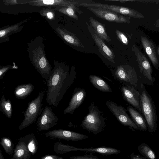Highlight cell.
Wrapping results in <instances>:
<instances>
[{
	"label": "cell",
	"mask_w": 159,
	"mask_h": 159,
	"mask_svg": "<svg viewBox=\"0 0 159 159\" xmlns=\"http://www.w3.org/2000/svg\"><path fill=\"white\" fill-rule=\"evenodd\" d=\"M54 62L51 74L46 81L47 89L46 101L50 106L56 107L73 84L76 72L74 66L69 72V67L65 63L55 60Z\"/></svg>",
	"instance_id": "obj_1"
},
{
	"label": "cell",
	"mask_w": 159,
	"mask_h": 159,
	"mask_svg": "<svg viewBox=\"0 0 159 159\" xmlns=\"http://www.w3.org/2000/svg\"><path fill=\"white\" fill-rule=\"evenodd\" d=\"M43 40L39 36L32 40L28 43V51L30 62L46 81L51 75L52 69L46 57Z\"/></svg>",
	"instance_id": "obj_2"
},
{
	"label": "cell",
	"mask_w": 159,
	"mask_h": 159,
	"mask_svg": "<svg viewBox=\"0 0 159 159\" xmlns=\"http://www.w3.org/2000/svg\"><path fill=\"white\" fill-rule=\"evenodd\" d=\"M140 94L142 113L144 115L148 132H155L157 127V116L153 101L146 89L143 83L139 90Z\"/></svg>",
	"instance_id": "obj_3"
},
{
	"label": "cell",
	"mask_w": 159,
	"mask_h": 159,
	"mask_svg": "<svg viewBox=\"0 0 159 159\" xmlns=\"http://www.w3.org/2000/svg\"><path fill=\"white\" fill-rule=\"evenodd\" d=\"M44 94V91L39 92L36 98L29 102L24 113V119L18 127L19 130H22L32 124L40 116L44 108L42 102Z\"/></svg>",
	"instance_id": "obj_4"
},
{
	"label": "cell",
	"mask_w": 159,
	"mask_h": 159,
	"mask_svg": "<svg viewBox=\"0 0 159 159\" xmlns=\"http://www.w3.org/2000/svg\"><path fill=\"white\" fill-rule=\"evenodd\" d=\"M89 113L84 117L80 126L89 132L97 135L103 129L105 123L101 112L92 103L89 108Z\"/></svg>",
	"instance_id": "obj_5"
},
{
	"label": "cell",
	"mask_w": 159,
	"mask_h": 159,
	"mask_svg": "<svg viewBox=\"0 0 159 159\" xmlns=\"http://www.w3.org/2000/svg\"><path fill=\"white\" fill-rule=\"evenodd\" d=\"M75 5L76 7L101 8L134 18H144L142 14L135 10L119 5L102 4L92 0H75Z\"/></svg>",
	"instance_id": "obj_6"
},
{
	"label": "cell",
	"mask_w": 159,
	"mask_h": 159,
	"mask_svg": "<svg viewBox=\"0 0 159 159\" xmlns=\"http://www.w3.org/2000/svg\"><path fill=\"white\" fill-rule=\"evenodd\" d=\"M115 74L118 79L134 86L138 90L142 83L141 78L138 75L134 68L129 65H119Z\"/></svg>",
	"instance_id": "obj_7"
},
{
	"label": "cell",
	"mask_w": 159,
	"mask_h": 159,
	"mask_svg": "<svg viewBox=\"0 0 159 159\" xmlns=\"http://www.w3.org/2000/svg\"><path fill=\"white\" fill-rule=\"evenodd\" d=\"M132 50L135 55L138 66L144 81L149 85H152L155 81V79L152 76V69L148 59L134 44Z\"/></svg>",
	"instance_id": "obj_8"
},
{
	"label": "cell",
	"mask_w": 159,
	"mask_h": 159,
	"mask_svg": "<svg viewBox=\"0 0 159 159\" xmlns=\"http://www.w3.org/2000/svg\"><path fill=\"white\" fill-rule=\"evenodd\" d=\"M96 16L110 22L116 23H130V17L101 8L86 7Z\"/></svg>",
	"instance_id": "obj_9"
},
{
	"label": "cell",
	"mask_w": 159,
	"mask_h": 159,
	"mask_svg": "<svg viewBox=\"0 0 159 159\" xmlns=\"http://www.w3.org/2000/svg\"><path fill=\"white\" fill-rule=\"evenodd\" d=\"M106 105L110 111L121 124L136 130H140L127 114L126 110L123 107L111 101H107Z\"/></svg>",
	"instance_id": "obj_10"
},
{
	"label": "cell",
	"mask_w": 159,
	"mask_h": 159,
	"mask_svg": "<svg viewBox=\"0 0 159 159\" xmlns=\"http://www.w3.org/2000/svg\"><path fill=\"white\" fill-rule=\"evenodd\" d=\"M58 120L51 108L46 106L36 122L37 129L39 131L48 130L56 125Z\"/></svg>",
	"instance_id": "obj_11"
},
{
	"label": "cell",
	"mask_w": 159,
	"mask_h": 159,
	"mask_svg": "<svg viewBox=\"0 0 159 159\" xmlns=\"http://www.w3.org/2000/svg\"><path fill=\"white\" fill-rule=\"evenodd\" d=\"M46 136L51 139H58L66 140L78 141L87 139L86 135L74 131L61 129H55L45 133Z\"/></svg>",
	"instance_id": "obj_12"
},
{
	"label": "cell",
	"mask_w": 159,
	"mask_h": 159,
	"mask_svg": "<svg viewBox=\"0 0 159 159\" xmlns=\"http://www.w3.org/2000/svg\"><path fill=\"white\" fill-rule=\"evenodd\" d=\"M121 90L124 99L138 111L142 113L140 94L134 86L123 84Z\"/></svg>",
	"instance_id": "obj_13"
},
{
	"label": "cell",
	"mask_w": 159,
	"mask_h": 159,
	"mask_svg": "<svg viewBox=\"0 0 159 159\" xmlns=\"http://www.w3.org/2000/svg\"><path fill=\"white\" fill-rule=\"evenodd\" d=\"M87 28L97 46L100 52L109 61L115 63L114 58L115 56L114 52L106 44L104 40L97 35L90 25H88Z\"/></svg>",
	"instance_id": "obj_14"
},
{
	"label": "cell",
	"mask_w": 159,
	"mask_h": 159,
	"mask_svg": "<svg viewBox=\"0 0 159 159\" xmlns=\"http://www.w3.org/2000/svg\"><path fill=\"white\" fill-rule=\"evenodd\" d=\"M86 96L85 90L82 88H75L68 106L65 109L63 114H72L74 111L84 101Z\"/></svg>",
	"instance_id": "obj_15"
},
{
	"label": "cell",
	"mask_w": 159,
	"mask_h": 159,
	"mask_svg": "<svg viewBox=\"0 0 159 159\" xmlns=\"http://www.w3.org/2000/svg\"><path fill=\"white\" fill-rule=\"evenodd\" d=\"M20 4L28 3L34 6H56L62 7L71 6L75 5L74 0H32L18 1Z\"/></svg>",
	"instance_id": "obj_16"
},
{
	"label": "cell",
	"mask_w": 159,
	"mask_h": 159,
	"mask_svg": "<svg viewBox=\"0 0 159 159\" xmlns=\"http://www.w3.org/2000/svg\"><path fill=\"white\" fill-rule=\"evenodd\" d=\"M76 151L85 152H86L97 153L102 155H116L119 154L120 151L118 149L106 147L95 148H80L67 145V153Z\"/></svg>",
	"instance_id": "obj_17"
},
{
	"label": "cell",
	"mask_w": 159,
	"mask_h": 159,
	"mask_svg": "<svg viewBox=\"0 0 159 159\" xmlns=\"http://www.w3.org/2000/svg\"><path fill=\"white\" fill-rule=\"evenodd\" d=\"M141 40L146 53L156 69L159 67V61L156 55L155 48L153 43L144 36L141 37Z\"/></svg>",
	"instance_id": "obj_18"
},
{
	"label": "cell",
	"mask_w": 159,
	"mask_h": 159,
	"mask_svg": "<svg viewBox=\"0 0 159 159\" xmlns=\"http://www.w3.org/2000/svg\"><path fill=\"white\" fill-rule=\"evenodd\" d=\"M89 19L90 26L97 35L103 40L110 42L111 39L107 33L105 25L92 17Z\"/></svg>",
	"instance_id": "obj_19"
},
{
	"label": "cell",
	"mask_w": 159,
	"mask_h": 159,
	"mask_svg": "<svg viewBox=\"0 0 159 159\" xmlns=\"http://www.w3.org/2000/svg\"><path fill=\"white\" fill-rule=\"evenodd\" d=\"M31 154L27 145L23 141L19 139L11 159H30Z\"/></svg>",
	"instance_id": "obj_20"
},
{
	"label": "cell",
	"mask_w": 159,
	"mask_h": 159,
	"mask_svg": "<svg viewBox=\"0 0 159 159\" xmlns=\"http://www.w3.org/2000/svg\"><path fill=\"white\" fill-rule=\"evenodd\" d=\"M56 30L63 39L70 45L82 48H84L80 41L74 34L65 29L57 27L56 28Z\"/></svg>",
	"instance_id": "obj_21"
},
{
	"label": "cell",
	"mask_w": 159,
	"mask_h": 159,
	"mask_svg": "<svg viewBox=\"0 0 159 159\" xmlns=\"http://www.w3.org/2000/svg\"><path fill=\"white\" fill-rule=\"evenodd\" d=\"M127 110L129 113L132 120L139 129L146 131L148 127L146 120L138 111L131 106H128Z\"/></svg>",
	"instance_id": "obj_22"
},
{
	"label": "cell",
	"mask_w": 159,
	"mask_h": 159,
	"mask_svg": "<svg viewBox=\"0 0 159 159\" xmlns=\"http://www.w3.org/2000/svg\"><path fill=\"white\" fill-rule=\"evenodd\" d=\"M34 88V85L30 83L18 85L14 91L15 96L18 99H25L32 93Z\"/></svg>",
	"instance_id": "obj_23"
},
{
	"label": "cell",
	"mask_w": 159,
	"mask_h": 159,
	"mask_svg": "<svg viewBox=\"0 0 159 159\" xmlns=\"http://www.w3.org/2000/svg\"><path fill=\"white\" fill-rule=\"evenodd\" d=\"M27 20H25L1 30L0 31V42L7 41L9 35L13 33H17L21 30L23 27L22 26H20L27 21Z\"/></svg>",
	"instance_id": "obj_24"
},
{
	"label": "cell",
	"mask_w": 159,
	"mask_h": 159,
	"mask_svg": "<svg viewBox=\"0 0 159 159\" xmlns=\"http://www.w3.org/2000/svg\"><path fill=\"white\" fill-rule=\"evenodd\" d=\"M19 139L23 141L32 154H35L38 150V143L35 135L30 134L20 137Z\"/></svg>",
	"instance_id": "obj_25"
},
{
	"label": "cell",
	"mask_w": 159,
	"mask_h": 159,
	"mask_svg": "<svg viewBox=\"0 0 159 159\" xmlns=\"http://www.w3.org/2000/svg\"><path fill=\"white\" fill-rule=\"evenodd\" d=\"M54 10L72 18L75 20L79 19V17L76 14V12L81 15L83 12L75 5L69 7H55Z\"/></svg>",
	"instance_id": "obj_26"
},
{
	"label": "cell",
	"mask_w": 159,
	"mask_h": 159,
	"mask_svg": "<svg viewBox=\"0 0 159 159\" xmlns=\"http://www.w3.org/2000/svg\"><path fill=\"white\" fill-rule=\"evenodd\" d=\"M89 80L91 84L99 90L107 92H112L108 84L99 77L90 75L89 76Z\"/></svg>",
	"instance_id": "obj_27"
},
{
	"label": "cell",
	"mask_w": 159,
	"mask_h": 159,
	"mask_svg": "<svg viewBox=\"0 0 159 159\" xmlns=\"http://www.w3.org/2000/svg\"><path fill=\"white\" fill-rule=\"evenodd\" d=\"M0 111L9 119H10L12 115V107L10 99L6 100L3 95L0 101Z\"/></svg>",
	"instance_id": "obj_28"
},
{
	"label": "cell",
	"mask_w": 159,
	"mask_h": 159,
	"mask_svg": "<svg viewBox=\"0 0 159 159\" xmlns=\"http://www.w3.org/2000/svg\"><path fill=\"white\" fill-rule=\"evenodd\" d=\"M139 153L147 159H156L155 153L146 143H143L138 147Z\"/></svg>",
	"instance_id": "obj_29"
},
{
	"label": "cell",
	"mask_w": 159,
	"mask_h": 159,
	"mask_svg": "<svg viewBox=\"0 0 159 159\" xmlns=\"http://www.w3.org/2000/svg\"><path fill=\"white\" fill-rule=\"evenodd\" d=\"M0 143L7 154L11 155L13 153L14 144L10 139L5 137H2Z\"/></svg>",
	"instance_id": "obj_30"
},
{
	"label": "cell",
	"mask_w": 159,
	"mask_h": 159,
	"mask_svg": "<svg viewBox=\"0 0 159 159\" xmlns=\"http://www.w3.org/2000/svg\"><path fill=\"white\" fill-rule=\"evenodd\" d=\"M39 13L42 16H45L48 20H52L55 18V13L52 10L43 8Z\"/></svg>",
	"instance_id": "obj_31"
},
{
	"label": "cell",
	"mask_w": 159,
	"mask_h": 159,
	"mask_svg": "<svg viewBox=\"0 0 159 159\" xmlns=\"http://www.w3.org/2000/svg\"><path fill=\"white\" fill-rule=\"evenodd\" d=\"M115 33L118 39L121 42L125 45H128V39L123 33L119 30H116L115 31Z\"/></svg>",
	"instance_id": "obj_32"
},
{
	"label": "cell",
	"mask_w": 159,
	"mask_h": 159,
	"mask_svg": "<svg viewBox=\"0 0 159 159\" xmlns=\"http://www.w3.org/2000/svg\"><path fill=\"white\" fill-rule=\"evenodd\" d=\"M70 159H99L98 158L92 154L84 155L83 156H72L70 157Z\"/></svg>",
	"instance_id": "obj_33"
},
{
	"label": "cell",
	"mask_w": 159,
	"mask_h": 159,
	"mask_svg": "<svg viewBox=\"0 0 159 159\" xmlns=\"http://www.w3.org/2000/svg\"><path fill=\"white\" fill-rule=\"evenodd\" d=\"M12 67L9 65L1 67L0 69V79L2 80L7 71Z\"/></svg>",
	"instance_id": "obj_34"
},
{
	"label": "cell",
	"mask_w": 159,
	"mask_h": 159,
	"mask_svg": "<svg viewBox=\"0 0 159 159\" xmlns=\"http://www.w3.org/2000/svg\"><path fill=\"white\" fill-rule=\"evenodd\" d=\"M40 159H64L60 156L54 155H47L41 157Z\"/></svg>",
	"instance_id": "obj_35"
},
{
	"label": "cell",
	"mask_w": 159,
	"mask_h": 159,
	"mask_svg": "<svg viewBox=\"0 0 159 159\" xmlns=\"http://www.w3.org/2000/svg\"><path fill=\"white\" fill-rule=\"evenodd\" d=\"M130 159H146L138 154L132 153L130 156Z\"/></svg>",
	"instance_id": "obj_36"
},
{
	"label": "cell",
	"mask_w": 159,
	"mask_h": 159,
	"mask_svg": "<svg viewBox=\"0 0 159 159\" xmlns=\"http://www.w3.org/2000/svg\"><path fill=\"white\" fill-rule=\"evenodd\" d=\"M5 4L7 5L19 4L17 0H4L3 1Z\"/></svg>",
	"instance_id": "obj_37"
},
{
	"label": "cell",
	"mask_w": 159,
	"mask_h": 159,
	"mask_svg": "<svg viewBox=\"0 0 159 159\" xmlns=\"http://www.w3.org/2000/svg\"><path fill=\"white\" fill-rule=\"evenodd\" d=\"M0 159H4V156L1 150H0Z\"/></svg>",
	"instance_id": "obj_38"
},
{
	"label": "cell",
	"mask_w": 159,
	"mask_h": 159,
	"mask_svg": "<svg viewBox=\"0 0 159 159\" xmlns=\"http://www.w3.org/2000/svg\"><path fill=\"white\" fill-rule=\"evenodd\" d=\"M155 25L156 27L159 26V19L156 21Z\"/></svg>",
	"instance_id": "obj_39"
},
{
	"label": "cell",
	"mask_w": 159,
	"mask_h": 159,
	"mask_svg": "<svg viewBox=\"0 0 159 159\" xmlns=\"http://www.w3.org/2000/svg\"><path fill=\"white\" fill-rule=\"evenodd\" d=\"M158 53L159 55V47L158 48Z\"/></svg>",
	"instance_id": "obj_40"
},
{
	"label": "cell",
	"mask_w": 159,
	"mask_h": 159,
	"mask_svg": "<svg viewBox=\"0 0 159 159\" xmlns=\"http://www.w3.org/2000/svg\"></svg>",
	"instance_id": "obj_41"
}]
</instances>
